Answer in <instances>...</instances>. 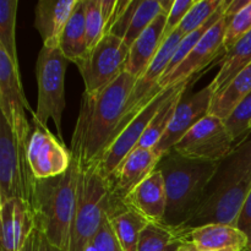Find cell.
Returning a JSON list of instances; mask_svg holds the SVG:
<instances>
[{
	"label": "cell",
	"instance_id": "1",
	"mask_svg": "<svg viewBox=\"0 0 251 251\" xmlns=\"http://www.w3.org/2000/svg\"><path fill=\"white\" fill-rule=\"evenodd\" d=\"M136 80L124 71L103 90L82 93L70 145L73 157L81 168L97 166L113 144Z\"/></svg>",
	"mask_w": 251,
	"mask_h": 251
},
{
	"label": "cell",
	"instance_id": "2",
	"mask_svg": "<svg viewBox=\"0 0 251 251\" xmlns=\"http://www.w3.org/2000/svg\"><path fill=\"white\" fill-rule=\"evenodd\" d=\"M250 191L251 135L220 162L198 211L180 232L212 223L235 226Z\"/></svg>",
	"mask_w": 251,
	"mask_h": 251
},
{
	"label": "cell",
	"instance_id": "3",
	"mask_svg": "<svg viewBox=\"0 0 251 251\" xmlns=\"http://www.w3.org/2000/svg\"><path fill=\"white\" fill-rule=\"evenodd\" d=\"M218 166L220 162L186 158L174 150L162 154L156 169L161 172L166 184L164 225L183 229L198 211Z\"/></svg>",
	"mask_w": 251,
	"mask_h": 251
},
{
	"label": "cell",
	"instance_id": "4",
	"mask_svg": "<svg viewBox=\"0 0 251 251\" xmlns=\"http://www.w3.org/2000/svg\"><path fill=\"white\" fill-rule=\"evenodd\" d=\"M80 164L73 158L65 173L37 179L32 210L36 228L61 251H68L70 229L77 201Z\"/></svg>",
	"mask_w": 251,
	"mask_h": 251
},
{
	"label": "cell",
	"instance_id": "5",
	"mask_svg": "<svg viewBox=\"0 0 251 251\" xmlns=\"http://www.w3.org/2000/svg\"><path fill=\"white\" fill-rule=\"evenodd\" d=\"M81 168V167H80ZM109 200L108 183L97 166L81 168L68 251H88L102 226Z\"/></svg>",
	"mask_w": 251,
	"mask_h": 251
},
{
	"label": "cell",
	"instance_id": "6",
	"mask_svg": "<svg viewBox=\"0 0 251 251\" xmlns=\"http://www.w3.org/2000/svg\"><path fill=\"white\" fill-rule=\"evenodd\" d=\"M69 60L59 47L50 48L43 46L39 50L36 63V78L38 97L37 109L32 114V123L48 127V120H53L58 137L63 141L61 119L65 109V73Z\"/></svg>",
	"mask_w": 251,
	"mask_h": 251
},
{
	"label": "cell",
	"instance_id": "7",
	"mask_svg": "<svg viewBox=\"0 0 251 251\" xmlns=\"http://www.w3.org/2000/svg\"><path fill=\"white\" fill-rule=\"evenodd\" d=\"M37 179L27 159V147L16 142L5 118H0V205L21 199L32 207Z\"/></svg>",
	"mask_w": 251,
	"mask_h": 251
},
{
	"label": "cell",
	"instance_id": "8",
	"mask_svg": "<svg viewBox=\"0 0 251 251\" xmlns=\"http://www.w3.org/2000/svg\"><path fill=\"white\" fill-rule=\"evenodd\" d=\"M130 48L123 38L108 33L76 63L83 78L85 92L96 93L126 71Z\"/></svg>",
	"mask_w": 251,
	"mask_h": 251
},
{
	"label": "cell",
	"instance_id": "9",
	"mask_svg": "<svg viewBox=\"0 0 251 251\" xmlns=\"http://www.w3.org/2000/svg\"><path fill=\"white\" fill-rule=\"evenodd\" d=\"M234 149L235 144L225 120L208 114L172 150L186 158L221 162L229 156Z\"/></svg>",
	"mask_w": 251,
	"mask_h": 251
},
{
	"label": "cell",
	"instance_id": "10",
	"mask_svg": "<svg viewBox=\"0 0 251 251\" xmlns=\"http://www.w3.org/2000/svg\"><path fill=\"white\" fill-rule=\"evenodd\" d=\"M0 109L17 144L27 147L32 127L27 120L26 110H29L31 114L34 112L25 96L20 70L15 68L2 48H0Z\"/></svg>",
	"mask_w": 251,
	"mask_h": 251
},
{
	"label": "cell",
	"instance_id": "11",
	"mask_svg": "<svg viewBox=\"0 0 251 251\" xmlns=\"http://www.w3.org/2000/svg\"><path fill=\"white\" fill-rule=\"evenodd\" d=\"M190 81V80H189ZM188 82V81H186ZM181 82L178 85H173L171 87L163 88L129 124L126 125L124 130L118 135L117 139L113 141L109 149L107 150L104 154H103L102 159L100 163L97 164L98 171L103 176L105 180L112 176V174L117 171L118 167L120 166L123 161L139 146V142L141 141L142 136H144L145 131H146L147 126L150 125L151 120L158 112L159 108L162 107L164 102L176 92V90L181 87L184 83Z\"/></svg>",
	"mask_w": 251,
	"mask_h": 251
},
{
	"label": "cell",
	"instance_id": "12",
	"mask_svg": "<svg viewBox=\"0 0 251 251\" xmlns=\"http://www.w3.org/2000/svg\"><path fill=\"white\" fill-rule=\"evenodd\" d=\"M183 38L184 36L178 29L174 33H172L162 44L156 58L152 60L146 71L137 78L136 83H135L134 88H132L131 93L127 98L126 104H125L124 117H123L122 123L118 127L117 137L126 127V125L163 90L159 86V81L163 77L172 58L176 54Z\"/></svg>",
	"mask_w": 251,
	"mask_h": 251
},
{
	"label": "cell",
	"instance_id": "13",
	"mask_svg": "<svg viewBox=\"0 0 251 251\" xmlns=\"http://www.w3.org/2000/svg\"><path fill=\"white\" fill-rule=\"evenodd\" d=\"M71 150L48 127L34 124L27 142V159L36 179H48L65 173L73 162Z\"/></svg>",
	"mask_w": 251,
	"mask_h": 251
},
{
	"label": "cell",
	"instance_id": "14",
	"mask_svg": "<svg viewBox=\"0 0 251 251\" xmlns=\"http://www.w3.org/2000/svg\"><path fill=\"white\" fill-rule=\"evenodd\" d=\"M213 96L215 92L208 85L190 97L181 98L171 125L153 149L157 156L161 157L173 149L200 120L210 114Z\"/></svg>",
	"mask_w": 251,
	"mask_h": 251
},
{
	"label": "cell",
	"instance_id": "15",
	"mask_svg": "<svg viewBox=\"0 0 251 251\" xmlns=\"http://www.w3.org/2000/svg\"><path fill=\"white\" fill-rule=\"evenodd\" d=\"M228 20L226 16L218 20L201 38L198 46L191 50V53L184 59L183 63L169 75L162 77L159 86L162 88L171 87L173 85L186 82L191 80L195 74H199L206 68L211 61L220 55L221 51H225V34L227 29Z\"/></svg>",
	"mask_w": 251,
	"mask_h": 251
},
{
	"label": "cell",
	"instance_id": "16",
	"mask_svg": "<svg viewBox=\"0 0 251 251\" xmlns=\"http://www.w3.org/2000/svg\"><path fill=\"white\" fill-rule=\"evenodd\" d=\"M159 158L153 150L136 147L107 180L110 205L125 203L131 191L156 171Z\"/></svg>",
	"mask_w": 251,
	"mask_h": 251
},
{
	"label": "cell",
	"instance_id": "17",
	"mask_svg": "<svg viewBox=\"0 0 251 251\" xmlns=\"http://www.w3.org/2000/svg\"><path fill=\"white\" fill-rule=\"evenodd\" d=\"M0 251H21L36 229L31 205L21 199H11L0 205Z\"/></svg>",
	"mask_w": 251,
	"mask_h": 251
},
{
	"label": "cell",
	"instance_id": "18",
	"mask_svg": "<svg viewBox=\"0 0 251 251\" xmlns=\"http://www.w3.org/2000/svg\"><path fill=\"white\" fill-rule=\"evenodd\" d=\"M125 203L144 216L149 222L163 223L167 208V191L158 169L131 191Z\"/></svg>",
	"mask_w": 251,
	"mask_h": 251
},
{
	"label": "cell",
	"instance_id": "19",
	"mask_svg": "<svg viewBox=\"0 0 251 251\" xmlns=\"http://www.w3.org/2000/svg\"><path fill=\"white\" fill-rule=\"evenodd\" d=\"M78 0H41L34 9V27L41 34L43 46L56 48Z\"/></svg>",
	"mask_w": 251,
	"mask_h": 251
},
{
	"label": "cell",
	"instance_id": "20",
	"mask_svg": "<svg viewBox=\"0 0 251 251\" xmlns=\"http://www.w3.org/2000/svg\"><path fill=\"white\" fill-rule=\"evenodd\" d=\"M186 240L191 247L202 251H245L248 239L234 226L212 225L201 226L184 230Z\"/></svg>",
	"mask_w": 251,
	"mask_h": 251
},
{
	"label": "cell",
	"instance_id": "21",
	"mask_svg": "<svg viewBox=\"0 0 251 251\" xmlns=\"http://www.w3.org/2000/svg\"><path fill=\"white\" fill-rule=\"evenodd\" d=\"M166 24L167 15L162 12L130 47L126 71L134 77L139 78L156 58L164 43Z\"/></svg>",
	"mask_w": 251,
	"mask_h": 251
},
{
	"label": "cell",
	"instance_id": "22",
	"mask_svg": "<svg viewBox=\"0 0 251 251\" xmlns=\"http://www.w3.org/2000/svg\"><path fill=\"white\" fill-rule=\"evenodd\" d=\"M105 212L123 251H137L140 237L149 226V221L126 203L107 208Z\"/></svg>",
	"mask_w": 251,
	"mask_h": 251
},
{
	"label": "cell",
	"instance_id": "23",
	"mask_svg": "<svg viewBox=\"0 0 251 251\" xmlns=\"http://www.w3.org/2000/svg\"><path fill=\"white\" fill-rule=\"evenodd\" d=\"M59 49L69 61H73L75 64L87 54L85 0H78V4L76 5L59 39Z\"/></svg>",
	"mask_w": 251,
	"mask_h": 251
},
{
	"label": "cell",
	"instance_id": "24",
	"mask_svg": "<svg viewBox=\"0 0 251 251\" xmlns=\"http://www.w3.org/2000/svg\"><path fill=\"white\" fill-rule=\"evenodd\" d=\"M249 64H251V31L243 36L223 55L220 71L210 82L215 95L222 91Z\"/></svg>",
	"mask_w": 251,
	"mask_h": 251
},
{
	"label": "cell",
	"instance_id": "25",
	"mask_svg": "<svg viewBox=\"0 0 251 251\" xmlns=\"http://www.w3.org/2000/svg\"><path fill=\"white\" fill-rule=\"evenodd\" d=\"M251 92V64L243 69L222 91L213 96L210 114L226 120Z\"/></svg>",
	"mask_w": 251,
	"mask_h": 251
},
{
	"label": "cell",
	"instance_id": "26",
	"mask_svg": "<svg viewBox=\"0 0 251 251\" xmlns=\"http://www.w3.org/2000/svg\"><path fill=\"white\" fill-rule=\"evenodd\" d=\"M189 245L184 232L164 223H152L140 237L137 251H184Z\"/></svg>",
	"mask_w": 251,
	"mask_h": 251
},
{
	"label": "cell",
	"instance_id": "27",
	"mask_svg": "<svg viewBox=\"0 0 251 251\" xmlns=\"http://www.w3.org/2000/svg\"><path fill=\"white\" fill-rule=\"evenodd\" d=\"M194 80H195V78H191L190 81L184 83L179 90H176V92L162 104V107L159 108V110L156 113L153 119L151 120L150 125L147 126L146 131H145L144 136H142L141 141L139 142V146L137 147H142V149L149 150H153L154 147H156V145L158 144L159 140L162 139L164 132L167 131L168 126L171 125L172 119H173L174 117V113H176L179 102H180L181 98L184 97V93H185L186 90L190 87L191 83L194 82Z\"/></svg>",
	"mask_w": 251,
	"mask_h": 251
},
{
	"label": "cell",
	"instance_id": "28",
	"mask_svg": "<svg viewBox=\"0 0 251 251\" xmlns=\"http://www.w3.org/2000/svg\"><path fill=\"white\" fill-rule=\"evenodd\" d=\"M17 6H19L17 0L0 1V48L6 51L15 68L20 70L16 47Z\"/></svg>",
	"mask_w": 251,
	"mask_h": 251
},
{
	"label": "cell",
	"instance_id": "29",
	"mask_svg": "<svg viewBox=\"0 0 251 251\" xmlns=\"http://www.w3.org/2000/svg\"><path fill=\"white\" fill-rule=\"evenodd\" d=\"M227 5H228V0H223L222 5H221L220 9L217 10V12H216V14L213 15V16L211 17V19L208 20L205 25H202L200 28H198L196 31L191 32V33H189L188 36H185L183 39H181L180 44H179V47H178V49H176L174 56L172 58L171 63H169V65H168V68H167L166 73H164L163 77L164 76L169 75L171 73H173V71L176 70V69L178 68L181 63H183L184 59H185L186 56L191 53V50H193V49L198 46V43L201 41V38L205 36L206 32H207L208 29H210L211 27H212L213 25L218 21V20L222 19V17L225 16Z\"/></svg>",
	"mask_w": 251,
	"mask_h": 251
},
{
	"label": "cell",
	"instance_id": "30",
	"mask_svg": "<svg viewBox=\"0 0 251 251\" xmlns=\"http://www.w3.org/2000/svg\"><path fill=\"white\" fill-rule=\"evenodd\" d=\"M162 14L159 0H140L137 9L135 10L130 26L125 33L124 43L131 47L132 43L141 36L142 32Z\"/></svg>",
	"mask_w": 251,
	"mask_h": 251
},
{
	"label": "cell",
	"instance_id": "31",
	"mask_svg": "<svg viewBox=\"0 0 251 251\" xmlns=\"http://www.w3.org/2000/svg\"><path fill=\"white\" fill-rule=\"evenodd\" d=\"M226 126L235 146L244 142L251 135V92L225 120Z\"/></svg>",
	"mask_w": 251,
	"mask_h": 251
},
{
	"label": "cell",
	"instance_id": "32",
	"mask_svg": "<svg viewBox=\"0 0 251 251\" xmlns=\"http://www.w3.org/2000/svg\"><path fill=\"white\" fill-rule=\"evenodd\" d=\"M223 0H196L176 29L184 37L196 31L217 12Z\"/></svg>",
	"mask_w": 251,
	"mask_h": 251
},
{
	"label": "cell",
	"instance_id": "33",
	"mask_svg": "<svg viewBox=\"0 0 251 251\" xmlns=\"http://www.w3.org/2000/svg\"><path fill=\"white\" fill-rule=\"evenodd\" d=\"M85 24L86 41L90 50L105 36V21L100 0H85Z\"/></svg>",
	"mask_w": 251,
	"mask_h": 251
},
{
	"label": "cell",
	"instance_id": "34",
	"mask_svg": "<svg viewBox=\"0 0 251 251\" xmlns=\"http://www.w3.org/2000/svg\"><path fill=\"white\" fill-rule=\"evenodd\" d=\"M251 31V0L228 21L225 34V51L229 50L243 36Z\"/></svg>",
	"mask_w": 251,
	"mask_h": 251
},
{
	"label": "cell",
	"instance_id": "35",
	"mask_svg": "<svg viewBox=\"0 0 251 251\" xmlns=\"http://www.w3.org/2000/svg\"><path fill=\"white\" fill-rule=\"evenodd\" d=\"M88 251H123L122 247H120L117 238H115L114 232H113L107 212L103 216L100 232L96 235L95 240H93Z\"/></svg>",
	"mask_w": 251,
	"mask_h": 251
},
{
	"label": "cell",
	"instance_id": "36",
	"mask_svg": "<svg viewBox=\"0 0 251 251\" xmlns=\"http://www.w3.org/2000/svg\"><path fill=\"white\" fill-rule=\"evenodd\" d=\"M195 1L196 0H176L171 12H169L168 16H167L166 29H164L163 36L164 41H166L172 33H174V32L176 31L179 25H180L181 21L185 19L186 14H188L189 10L193 7Z\"/></svg>",
	"mask_w": 251,
	"mask_h": 251
},
{
	"label": "cell",
	"instance_id": "37",
	"mask_svg": "<svg viewBox=\"0 0 251 251\" xmlns=\"http://www.w3.org/2000/svg\"><path fill=\"white\" fill-rule=\"evenodd\" d=\"M234 227L238 228L247 237L248 248L245 251H251V191L238 215Z\"/></svg>",
	"mask_w": 251,
	"mask_h": 251
},
{
	"label": "cell",
	"instance_id": "38",
	"mask_svg": "<svg viewBox=\"0 0 251 251\" xmlns=\"http://www.w3.org/2000/svg\"><path fill=\"white\" fill-rule=\"evenodd\" d=\"M37 232V251H61L56 247H54L50 242L46 238V235L39 232L36 228Z\"/></svg>",
	"mask_w": 251,
	"mask_h": 251
},
{
	"label": "cell",
	"instance_id": "39",
	"mask_svg": "<svg viewBox=\"0 0 251 251\" xmlns=\"http://www.w3.org/2000/svg\"><path fill=\"white\" fill-rule=\"evenodd\" d=\"M21 251H37V232L34 229V232L29 235V238L27 239L26 244L22 248Z\"/></svg>",
	"mask_w": 251,
	"mask_h": 251
},
{
	"label": "cell",
	"instance_id": "40",
	"mask_svg": "<svg viewBox=\"0 0 251 251\" xmlns=\"http://www.w3.org/2000/svg\"><path fill=\"white\" fill-rule=\"evenodd\" d=\"M176 0H159V4H161V9L163 14H166L168 16V14L171 12L172 7H173Z\"/></svg>",
	"mask_w": 251,
	"mask_h": 251
},
{
	"label": "cell",
	"instance_id": "41",
	"mask_svg": "<svg viewBox=\"0 0 251 251\" xmlns=\"http://www.w3.org/2000/svg\"><path fill=\"white\" fill-rule=\"evenodd\" d=\"M184 251H202V250H198V249H195V248H194V247H191V245L189 244L188 247H186V249L184 250Z\"/></svg>",
	"mask_w": 251,
	"mask_h": 251
}]
</instances>
